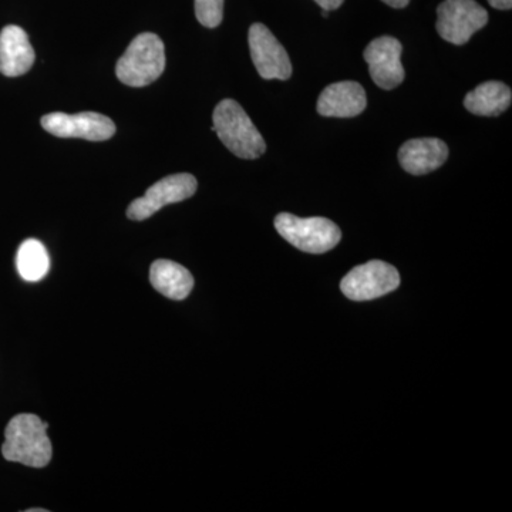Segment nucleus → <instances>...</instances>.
<instances>
[{"mask_svg": "<svg viewBox=\"0 0 512 512\" xmlns=\"http://www.w3.org/2000/svg\"><path fill=\"white\" fill-rule=\"evenodd\" d=\"M49 424L36 414L22 413L9 421L5 430L3 457L12 463L43 468L52 460V443L47 437Z\"/></svg>", "mask_w": 512, "mask_h": 512, "instance_id": "1", "label": "nucleus"}, {"mask_svg": "<svg viewBox=\"0 0 512 512\" xmlns=\"http://www.w3.org/2000/svg\"><path fill=\"white\" fill-rule=\"evenodd\" d=\"M214 127L224 146L245 160H255L266 151L264 137L235 100H222L214 110Z\"/></svg>", "mask_w": 512, "mask_h": 512, "instance_id": "2", "label": "nucleus"}, {"mask_svg": "<svg viewBox=\"0 0 512 512\" xmlns=\"http://www.w3.org/2000/svg\"><path fill=\"white\" fill-rule=\"evenodd\" d=\"M165 69L163 40L154 33L134 37L126 53L120 57L116 74L121 83L130 87H144L156 82Z\"/></svg>", "mask_w": 512, "mask_h": 512, "instance_id": "3", "label": "nucleus"}, {"mask_svg": "<svg viewBox=\"0 0 512 512\" xmlns=\"http://www.w3.org/2000/svg\"><path fill=\"white\" fill-rule=\"evenodd\" d=\"M275 228L282 238L308 254H325L339 244L342 232L328 218H299L282 212L275 218Z\"/></svg>", "mask_w": 512, "mask_h": 512, "instance_id": "4", "label": "nucleus"}, {"mask_svg": "<svg viewBox=\"0 0 512 512\" xmlns=\"http://www.w3.org/2000/svg\"><path fill=\"white\" fill-rule=\"evenodd\" d=\"M487 22V10L476 0H444L437 8V32L451 45H466Z\"/></svg>", "mask_w": 512, "mask_h": 512, "instance_id": "5", "label": "nucleus"}, {"mask_svg": "<svg viewBox=\"0 0 512 512\" xmlns=\"http://www.w3.org/2000/svg\"><path fill=\"white\" fill-rule=\"evenodd\" d=\"M399 286V271L383 261L356 266L340 282L343 295L355 302L373 301L396 291Z\"/></svg>", "mask_w": 512, "mask_h": 512, "instance_id": "6", "label": "nucleus"}, {"mask_svg": "<svg viewBox=\"0 0 512 512\" xmlns=\"http://www.w3.org/2000/svg\"><path fill=\"white\" fill-rule=\"evenodd\" d=\"M198 183L194 175L181 173L168 175L148 188L144 197L137 198L128 205L127 217L133 221H144L153 217L165 205L188 200L197 191Z\"/></svg>", "mask_w": 512, "mask_h": 512, "instance_id": "7", "label": "nucleus"}, {"mask_svg": "<svg viewBox=\"0 0 512 512\" xmlns=\"http://www.w3.org/2000/svg\"><path fill=\"white\" fill-rule=\"evenodd\" d=\"M42 127L56 137L83 138L87 141H106L116 133L113 120L93 111L46 114L42 117Z\"/></svg>", "mask_w": 512, "mask_h": 512, "instance_id": "8", "label": "nucleus"}, {"mask_svg": "<svg viewBox=\"0 0 512 512\" xmlns=\"http://www.w3.org/2000/svg\"><path fill=\"white\" fill-rule=\"evenodd\" d=\"M249 50L259 76L266 80H288L292 76V63L284 46L274 33L262 23L249 29Z\"/></svg>", "mask_w": 512, "mask_h": 512, "instance_id": "9", "label": "nucleus"}, {"mask_svg": "<svg viewBox=\"0 0 512 512\" xmlns=\"http://www.w3.org/2000/svg\"><path fill=\"white\" fill-rule=\"evenodd\" d=\"M403 46L399 40L390 36L377 37L367 45L363 57L369 64L373 82L383 90H393L403 83L402 64Z\"/></svg>", "mask_w": 512, "mask_h": 512, "instance_id": "10", "label": "nucleus"}, {"mask_svg": "<svg viewBox=\"0 0 512 512\" xmlns=\"http://www.w3.org/2000/svg\"><path fill=\"white\" fill-rule=\"evenodd\" d=\"M366 106V92L359 83L339 82L330 84L320 93L316 109L323 117L350 119L363 113Z\"/></svg>", "mask_w": 512, "mask_h": 512, "instance_id": "11", "label": "nucleus"}, {"mask_svg": "<svg viewBox=\"0 0 512 512\" xmlns=\"http://www.w3.org/2000/svg\"><path fill=\"white\" fill-rule=\"evenodd\" d=\"M35 63V50L28 33L19 26L10 25L0 32V73L18 77L28 73Z\"/></svg>", "mask_w": 512, "mask_h": 512, "instance_id": "12", "label": "nucleus"}, {"mask_svg": "<svg viewBox=\"0 0 512 512\" xmlns=\"http://www.w3.org/2000/svg\"><path fill=\"white\" fill-rule=\"evenodd\" d=\"M448 147L439 138H414L399 150L403 170L413 175L429 174L446 163Z\"/></svg>", "mask_w": 512, "mask_h": 512, "instance_id": "13", "label": "nucleus"}, {"mask_svg": "<svg viewBox=\"0 0 512 512\" xmlns=\"http://www.w3.org/2000/svg\"><path fill=\"white\" fill-rule=\"evenodd\" d=\"M150 282L157 292L173 301L188 298L194 288L191 272L177 262L158 259L150 268Z\"/></svg>", "mask_w": 512, "mask_h": 512, "instance_id": "14", "label": "nucleus"}, {"mask_svg": "<svg viewBox=\"0 0 512 512\" xmlns=\"http://www.w3.org/2000/svg\"><path fill=\"white\" fill-rule=\"evenodd\" d=\"M511 89L501 82H485L467 94L464 107L476 116L495 117L511 106Z\"/></svg>", "mask_w": 512, "mask_h": 512, "instance_id": "15", "label": "nucleus"}, {"mask_svg": "<svg viewBox=\"0 0 512 512\" xmlns=\"http://www.w3.org/2000/svg\"><path fill=\"white\" fill-rule=\"evenodd\" d=\"M16 266L25 281H42L50 269V258L45 245L37 239H26L19 247Z\"/></svg>", "mask_w": 512, "mask_h": 512, "instance_id": "16", "label": "nucleus"}, {"mask_svg": "<svg viewBox=\"0 0 512 512\" xmlns=\"http://www.w3.org/2000/svg\"><path fill=\"white\" fill-rule=\"evenodd\" d=\"M195 16L205 28H217L224 18V0H195Z\"/></svg>", "mask_w": 512, "mask_h": 512, "instance_id": "17", "label": "nucleus"}, {"mask_svg": "<svg viewBox=\"0 0 512 512\" xmlns=\"http://www.w3.org/2000/svg\"><path fill=\"white\" fill-rule=\"evenodd\" d=\"M320 8L325 10H335L342 6L343 0H315Z\"/></svg>", "mask_w": 512, "mask_h": 512, "instance_id": "18", "label": "nucleus"}, {"mask_svg": "<svg viewBox=\"0 0 512 512\" xmlns=\"http://www.w3.org/2000/svg\"><path fill=\"white\" fill-rule=\"evenodd\" d=\"M495 9L510 10L512 8V0H488Z\"/></svg>", "mask_w": 512, "mask_h": 512, "instance_id": "19", "label": "nucleus"}, {"mask_svg": "<svg viewBox=\"0 0 512 512\" xmlns=\"http://www.w3.org/2000/svg\"><path fill=\"white\" fill-rule=\"evenodd\" d=\"M386 5L392 6V8L402 9L409 5L410 0H382Z\"/></svg>", "mask_w": 512, "mask_h": 512, "instance_id": "20", "label": "nucleus"}, {"mask_svg": "<svg viewBox=\"0 0 512 512\" xmlns=\"http://www.w3.org/2000/svg\"><path fill=\"white\" fill-rule=\"evenodd\" d=\"M28 512H47V510H42V508H30Z\"/></svg>", "mask_w": 512, "mask_h": 512, "instance_id": "21", "label": "nucleus"}, {"mask_svg": "<svg viewBox=\"0 0 512 512\" xmlns=\"http://www.w3.org/2000/svg\"><path fill=\"white\" fill-rule=\"evenodd\" d=\"M322 16H323V18H328L329 10L322 9Z\"/></svg>", "mask_w": 512, "mask_h": 512, "instance_id": "22", "label": "nucleus"}]
</instances>
